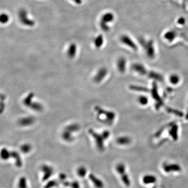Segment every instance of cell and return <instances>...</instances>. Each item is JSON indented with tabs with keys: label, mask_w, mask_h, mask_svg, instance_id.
<instances>
[{
	"label": "cell",
	"mask_w": 188,
	"mask_h": 188,
	"mask_svg": "<svg viewBox=\"0 0 188 188\" xmlns=\"http://www.w3.org/2000/svg\"><path fill=\"white\" fill-rule=\"evenodd\" d=\"M95 110L97 112V119L99 122L108 125L113 123L116 117L114 112L103 109L98 105L95 107Z\"/></svg>",
	"instance_id": "obj_1"
},
{
	"label": "cell",
	"mask_w": 188,
	"mask_h": 188,
	"mask_svg": "<svg viewBox=\"0 0 188 188\" xmlns=\"http://www.w3.org/2000/svg\"><path fill=\"white\" fill-rule=\"evenodd\" d=\"M88 132L89 134L93 137L97 147L100 150L103 149L104 147V142L107 139L110 135V131L105 130L101 134H99L96 132L93 129L90 128Z\"/></svg>",
	"instance_id": "obj_2"
},
{
	"label": "cell",
	"mask_w": 188,
	"mask_h": 188,
	"mask_svg": "<svg viewBox=\"0 0 188 188\" xmlns=\"http://www.w3.org/2000/svg\"><path fill=\"white\" fill-rule=\"evenodd\" d=\"M149 93L150 94L152 99L155 102V108L158 110H159L163 106L164 102L163 100L162 99L159 93L156 82H153L151 88L150 89Z\"/></svg>",
	"instance_id": "obj_3"
},
{
	"label": "cell",
	"mask_w": 188,
	"mask_h": 188,
	"mask_svg": "<svg viewBox=\"0 0 188 188\" xmlns=\"http://www.w3.org/2000/svg\"><path fill=\"white\" fill-rule=\"evenodd\" d=\"M143 45L144 51L147 57L150 60H153L156 57V49L154 42L152 41H148L143 42Z\"/></svg>",
	"instance_id": "obj_4"
},
{
	"label": "cell",
	"mask_w": 188,
	"mask_h": 188,
	"mask_svg": "<svg viewBox=\"0 0 188 188\" xmlns=\"http://www.w3.org/2000/svg\"><path fill=\"white\" fill-rule=\"evenodd\" d=\"M131 68L134 73L141 76H147L149 70L144 64L140 62L133 63Z\"/></svg>",
	"instance_id": "obj_5"
},
{
	"label": "cell",
	"mask_w": 188,
	"mask_h": 188,
	"mask_svg": "<svg viewBox=\"0 0 188 188\" xmlns=\"http://www.w3.org/2000/svg\"><path fill=\"white\" fill-rule=\"evenodd\" d=\"M121 42L125 45L126 47L130 48L131 50L136 51L138 50V46L134 41L127 35H123L120 37Z\"/></svg>",
	"instance_id": "obj_6"
},
{
	"label": "cell",
	"mask_w": 188,
	"mask_h": 188,
	"mask_svg": "<svg viewBox=\"0 0 188 188\" xmlns=\"http://www.w3.org/2000/svg\"><path fill=\"white\" fill-rule=\"evenodd\" d=\"M116 65L118 71L121 74H124L126 71L127 66L126 58L124 56H120L116 61Z\"/></svg>",
	"instance_id": "obj_7"
},
{
	"label": "cell",
	"mask_w": 188,
	"mask_h": 188,
	"mask_svg": "<svg viewBox=\"0 0 188 188\" xmlns=\"http://www.w3.org/2000/svg\"><path fill=\"white\" fill-rule=\"evenodd\" d=\"M147 77L154 80L155 82H163L164 81V77L162 74L159 72L154 70H149Z\"/></svg>",
	"instance_id": "obj_8"
},
{
	"label": "cell",
	"mask_w": 188,
	"mask_h": 188,
	"mask_svg": "<svg viewBox=\"0 0 188 188\" xmlns=\"http://www.w3.org/2000/svg\"><path fill=\"white\" fill-rule=\"evenodd\" d=\"M108 73V70L106 67H103L100 68L93 78L94 81L97 83L102 81L105 78Z\"/></svg>",
	"instance_id": "obj_9"
},
{
	"label": "cell",
	"mask_w": 188,
	"mask_h": 188,
	"mask_svg": "<svg viewBox=\"0 0 188 188\" xmlns=\"http://www.w3.org/2000/svg\"><path fill=\"white\" fill-rule=\"evenodd\" d=\"M34 118L30 116L20 119L18 121V123L21 126H28L32 125L34 123Z\"/></svg>",
	"instance_id": "obj_10"
},
{
	"label": "cell",
	"mask_w": 188,
	"mask_h": 188,
	"mask_svg": "<svg viewBox=\"0 0 188 188\" xmlns=\"http://www.w3.org/2000/svg\"><path fill=\"white\" fill-rule=\"evenodd\" d=\"M181 81L180 76L177 73H172L168 77V81L170 85L177 86L180 84Z\"/></svg>",
	"instance_id": "obj_11"
},
{
	"label": "cell",
	"mask_w": 188,
	"mask_h": 188,
	"mask_svg": "<svg viewBox=\"0 0 188 188\" xmlns=\"http://www.w3.org/2000/svg\"><path fill=\"white\" fill-rule=\"evenodd\" d=\"M132 142L131 137L128 135H122L118 137L116 139L117 144L120 145H128Z\"/></svg>",
	"instance_id": "obj_12"
},
{
	"label": "cell",
	"mask_w": 188,
	"mask_h": 188,
	"mask_svg": "<svg viewBox=\"0 0 188 188\" xmlns=\"http://www.w3.org/2000/svg\"><path fill=\"white\" fill-rule=\"evenodd\" d=\"M137 102L138 104L142 107H146L149 103V97L145 94H140L137 97Z\"/></svg>",
	"instance_id": "obj_13"
},
{
	"label": "cell",
	"mask_w": 188,
	"mask_h": 188,
	"mask_svg": "<svg viewBox=\"0 0 188 188\" xmlns=\"http://www.w3.org/2000/svg\"><path fill=\"white\" fill-rule=\"evenodd\" d=\"M129 89L132 91H138L139 92L143 93H149L150 89L147 87H145L142 86L136 85H131L129 86Z\"/></svg>",
	"instance_id": "obj_14"
},
{
	"label": "cell",
	"mask_w": 188,
	"mask_h": 188,
	"mask_svg": "<svg viewBox=\"0 0 188 188\" xmlns=\"http://www.w3.org/2000/svg\"><path fill=\"white\" fill-rule=\"evenodd\" d=\"M34 93L33 92H30L29 93L26 98H25L23 100V103L25 105H26L27 107H30V105H31V104L32 102V99L34 97Z\"/></svg>",
	"instance_id": "obj_15"
},
{
	"label": "cell",
	"mask_w": 188,
	"mask_h": 188,
	"mask_svg": "<svg viewBox=\"0 0 188 188\" xmlns=\"http://www.w3.org/2000/svg\"><path fill=\"white\" fill-rule=\"evenodd\" d=\"M76 51H77V48H76V44H75L74 43L70 44L69 45V48L68 49V51H67V55H68V57H69L70 58L74 57L76 55Z\"/></svg>",
	"instance_id": "obj_16"
},
{
	"label": "cell",
	"mask_w": 188,
	"mask_h": 188,
	"mask_svg": "<svg viewBox=\"0 0 188 188\" xmlns=\"http://www.w3.org/2000/svg\"><path fill=\"white\" fill-rule=\"evenodd\" d=\"M79 128H80V126L78 124L73 123L72 124H70L66 126L64 129L73 133L74 132H76L78 131H79Z\"/></svg>",
	"instance_id": "obj_17"
},
{
	"label": "cell",
	"mask_w": 188,
	"mask_h": 188,
	"mask_svg": "<svg viewBox=\"0 0 188 188\" xmlns=\"http://www.w3.org/2000/svg\"><path fill=\"white\" fill-rule=\"evenodd\" d=\"M29 108L36 111H41L43 110L42 105L37 102H32Z\"/></svg>",
	"instance_id": "obj_18"
},
{
	"label": "cell",
	"mask_w": 188,
	"mask_h": 188,
	"mask_svg": "<svg viewBox=\"0 0 188 188\" xmlns=\"http://www.w3.org/2000/svg\"><path fill=\"white\" fill-rule=\"evenodd\" d=\"M103 40L102 37L101 36H99L95 40L94 43H95V46L97 48L101 47L103 44Z\"/></svg>",
	"instance_id": "obj_19"
},
{
	"label": "cell",
	"mask_w": 188,
	"mask_h": 188,
	"mask_svg": "<svg viewBox=\"0 0 188 188\" xmlns=\"http://www.w3.org/2000/svg\"><path fill=\"white\" fill-rule=\"evenodd\" d=\"M31 148V146H30V145L28 144H25L22 145L20 147L21 151L25 153H27L29 152Z\"/></svg>",
	"instance_id": "obj_20"
},
{
	"label": "cell",
	"mask_w": 188,
	"mask_h": 188,
	"mask_svg": "<svg viewBox=\"0 0 188 188\" xmlns=\"http://www.w3.org/2000/svg\"><path fill=\"white\" fill-rule=\"evenodd\" d=\"M1 155L3 158L6 159V158L9 157V156H10L11 154H10V152H9L6 149L4 148L2 150Z\"/></svg>",
	"instance_id": "obj_21"
},
{
	"label": "cell",
	"mask_w": 188,
	"mask_h": 188,
	"mask_svg": "<svg viewBox=\"0 0 188 188\" xmlns=\"http://www.w3.org/2000/svg\"><path fill=\"white\" fill-rule=\"evenodd\" d=\"M1 21L2 22H4V23H5L7 21V20H8V16L4 14V16L2 15L1 16Z\"/></svg>",
	"instance_id": "obj_22"
},
{
	"label": "cell",
	"mask_w": 188,
	"mask_h": 188,
	"mask_svg": "<svg viewBox=\"0 0 188 188\" xmlns=\"http://www.w3.org/2000/svg\"><path fill=\"white\" fill-rule=\"evenodd\" d=\"M184 118H185V119L186 120H188V109H187L186 112L185 114L184 115Z\"/></svg>",
	"instance_id": "obj_23"
}]
</instances>
